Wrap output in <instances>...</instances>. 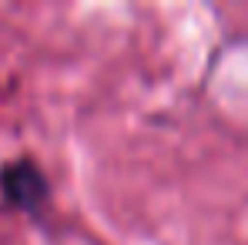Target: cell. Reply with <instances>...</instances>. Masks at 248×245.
<instances>
[{"mask_svg": "<svg viewBox=\"0 0 248 245\" xmlns=\"http://www.w3.org/2000/svg\"><path fill=\"white\" fill-rule=\"evenodd\" d=\"M0 192L14 208L37 212L47 198V178L41 175V168L34 162L17 158V162H7L0 168Z\"/></svg>", "mask_w": 248, "mask_h": 245, "instance_id": "cell-1", "label": "cell"}]
</instances>
